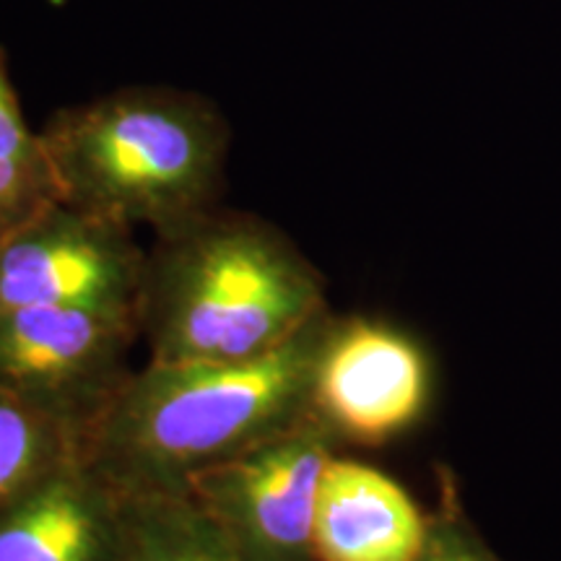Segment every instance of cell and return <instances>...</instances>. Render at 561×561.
I'll list each match as a JSON object with an SVG mask.
<instances>
[{
    "mask_svg": "<svg viewBox=\"0 0 561 561\" xmlns=\"http://www.w3.org/2000/svg\"><path fill=\"white\" fill-rule=\"evenodd\" d=\"M60 201L153 234L219 206L229 125L193 91L130 87L58 110L39 130Z\"/></svg>",
    "mask_w": 561,
    "mask_h": 561,
    "instance_id": "3957f363",
    "label": "cell"
},
{
    "mask_svg": "<svg viewBox=\"0 0 561 561\" xmlns=\"http://www.w3.org/2000/svg\"><path fill=\"white\" fill-rule=\"evenodd\" d=\"M58 201L45 140L26 125L0 50V240Z\"/></svg>",
    "mask_w": 561,
    "mask_h": 561,
    "instance_id": "8fae6325",
    "label": "cell"
},
{
    "mask_svg": "<svg viewBox=\"0 0 561 561\" xmlns=\"http://www.w3.org/2000/svg\"><path fill=\"white\" fill-rule=\"evenodd\" d=\"M328 312L320 271L278 227L210 208L153 234L138 294L149 362H237Z\"/></svg>",
    "mask_w": 561,
    "mask_h": 561,
    "instance_id": "7a4b0ae2",
    "label": "cell"
},
{
    "mask_svg": "<svg viewBox=\"0 0 561 561\" xmlns=\"http://www.w3.org/2000/svg\"><path fill=\"white\" fill-rule=\"evenodd\" d=\"M144 265L133 229L50 203L0 240V314L32 307L136 310Z\"/></svg>",
    "mask_w": 561,
    "mask_h": 561,
    "instance_id": "8992f818",
    "label": "cell"
},
{
    "mask_svg": "<svg viewBox=\"0 0 561 561\" xmlns=\"http://www.w3.org/2000/svg\"><path fill=\"white\" fill-rule=\"evenodd\" d=\"M125 500L87 450L73 455L0 507V561H110Z\"/></svg>",
    "mask_w": 561,
    "mask_h": 561,
    "instance_id": "ba28073f",
    "label": "cell"
},
{
    "mask_svg": "<svg viewBox=\"0 0 561 561\" xmlns=\"http://www.w3.org/2000/svg\"><path fill=\"white\" fill-rule=\"evenodd\" d=\"M110 561H242L187 494H128Z\"/></svg>",
    "mask_w": 561,
    "mask_h": 561,
    "instance_id": "30bf717a",
    "label": "cell"
},
{
    "mask_svg": "<svg viewBox=\"0 0 561 561\" xmlns=\"http://www.w3.org/2000/svg\"><path fill=\"white\" fill-rule=\"evenodd\" d=\"M430 398V356L416 339L382 320L333 318L310 405L335 439L385 445L424 416Z\"/></svg>",
    "mask_w": 561,
    "mask_h": 561,
    "instance_id": "52a82bcc",
    "label": "cell"
},
{
    "mask_svg": "<svg viewBox=\"0 0 561 561\" xmlns=\"http://www.w3.org/2000/svg\"><path fill=\"white\" fill-rule=\"evenodd\" d=\"M416 561H502L466 517L453 479L442 481L439 510L430 515V530Z\"/></svg>",
    "mask_w": 561,
    "mask_h": 561,
    "instance_id": "4fadbf2b",
    "label": "cell"
},
{
    "mask_svg": "<svg viewBox=\"0 0 561 561\" xmlns=\"http://www.w3.org/2000/svg\"><path fill=\"white\" fill-rule=\"evenodd\" d=\"M335 434L310 411L248 450L210 462L185 494L242 561H318L314 512Z\"/></svg>",
    "mask_w": 561,
    "mask_h": 561,
    "instance_id": "277c9868",
    "label": "cell"
},
{
    "mask_svg": "<svg viewBox=\"0 0 561 561\" xmlns=\"http://www.w3.org/2000/svg\"><path fill=\"white\" fill-rule=\"evenodd\" d=\"M430 515L377 468L333 458L314 512L318 561H416Z\"/></svg>",
    "mask_w": 561,
    "mask_h": 561,
    "instance_id": "9c48e42d",
    "label": "cell"
},
{
    "mask_svg": "<svg viewBox=\"0 0 561 561\" xmlns=\"http://www.w3.org/2000/svg\"><path fill=\"white\" fill-rule=\"evenodd\" d=\"M83 450L87 437L76 426L0 390V507Z\"/></svg>",
    "mask_w": 561,
    "mask_h": 561,
    "instance_id": "7c38bea8",
    "label": "cell"
},
{
    "mask_svg": "<svg viewBox=\"0 0 561 561\" xmlns=\"http://www.w3.org/2000/svg\"><path fill=\"white\" fill-rule=\"evenodd\" d=\"M331 310L280 346L237 362H149L96 421L87 455L128 494H185L195 471L312 411Z\"/></svg>",
    "mask_w": 561,
    "mask_h": 561,
    "instance_id": "6da1fadb",
    "label": "cell"
},
{
    "mask_svg": "<svg viewBox=\"0 0 561 561\" xmlns=\"http://www.w3.org/2000/svg\"><path fill=\"white\" fill-rule=\"evenodd\" d=\"M136 310L32 307L0 314V390L53 413L89 439L133 375Z\"/></svg>",
    "mask_w": 561,
    "mask_h": 561,
    "instance_id": "5b68a950",
    "label": "cell"
}]
</instances>
